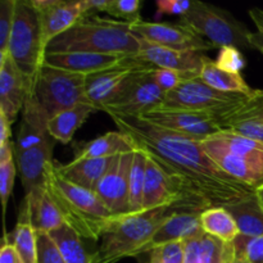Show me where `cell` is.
Instances as JSON below:
<instances>
[{
  "label": "cell",
  "instance_id": "obj_36",
  "mask_svg": "<svg viewBox=\"0 0 263 263\" xmlns=\"http://www.w3.org/2000/svg\"><path fill=\"white\" fill-rule=\"evenodd\" d=\"M15 2L17 0L0 2V57L5 55L8 51V43L14 22Z\"/></svg>",
  "mask_w": 263,
  "mask_h": 263
},
{
  "label": "cell",
  "instance_id": "obj_38",
  "mask_svg": "<svg viewBox=\"0 0 263 263\" xmlns=\"http://www.w3.org/2000/svg\"><path fill=\"white\" fill-rule=\"evenodd\" d=\"M234 248L249 263H263V236L248 238L239 235L234 241Z\"/></svg>",
  "mask_w": 263,
  "mask_h": 263
},
{
  "label": "cell",
  "instance_id": "obj_27",
  "mask_svg": "<svg viewBox=\"0 0 263 263\" xmlns=\"http://www.w3.org/2000/svg\"><path fill=\"white\" fill-rule=\"evenodd\" d=\"M97 112L90 104H79L51 117L48 122L49 135L62 144L71 143L76 131L86 122L91 113Z\"/></svg>",
  "mask_w": 263,
  "mask_h": 263
},
{
  "label": "cell",
  "instance_id": "obj_4",
  "mask_svg": "<svg viewBox=\"0 0 263 263\" xmlns=\"http://www.w3.org/2000/svg\"><path fill=\"white\" fill-rule=\"evenodd\" d=\"M176 208H157L141 213L115 216L100 236V246L92 256V263H117L128 257H138L159 226Z\"/></svg>",
  "mask_w": 263,
  "mask_h": 263
},
{
  "label": "cell",
  "instance_id": "obj_17",
  "mask_svg": "<svg viewBox=\"0 0 263 263\" xmlns=\"http://www.w3.org/2000/svg\"><path fill=\"white\" fill-rule=\"evenodd\" d=\"M139 40H140V53L138 57L156 68L172 69L192 76H200L203 66L208 59V57L203 53L174 50L152 44L144 39L139 37Z\"/></svg>",
  "mask_w": 263,
  "mask_h": 263
},
{
  "label": "cell",
  "instance_id": "obj_16",
  "mask_svg": "<svg viewBox=\"0 0 263 263\" xmlns=\"http://www.w3.org/2000/svg\"><path fill=\"white\" fill-rule=\"evenodd\" d=\"M172 207L179 211H186L182 203L180 190L177 189L174 180L154 159L148 156L143 198L144 212L157 210V208Z\"/></svg>",
  "mask_w": 263,
  "mask_h": 263
},
{
  "label": "cell",
  "instance_id": "obj_23",
  "mask_svg": "<svg viewBox=\"0 0 263 263\" xmlns=\"http://www.w3.org/2000/svg\"><path fill=\"white\" fill-rule=\"evenodd\" d=\"M185 263H226L235 252L234 243H226L210 234L184 241Z\"/></svg>",
  "mask_w": 263,
  "mask_h": 263
},
{
  "label": "cell",
  "instance_id": "obj_5",
  "mask_svg": "<svg viewBox=\"0 0 263 263\" xmlns=\"http://www.w3.org/2000/svg\"><path fill=\"white\" fill-rule=\"evenodd\" d=\"M180 21L200 36H205L215 48L235 46L238 49H252L249 44L252 31L230 12L220 7L195 0L189 12L180 17Z\"/></svg>",
  "mask_w": 263,
  "mask_h": 263
},
{
  "label": "cell",
  "instance_id": "obj_34",
  "mask_svg": "<svg viewBox=\"0 0 263 263\" xmlns=\"http://www.w3.org/2000/svg\"><path fill=\"white\" fill-rule=\"evenodd\" d=\"M14 145L12 143L0 145V195H2L3 213L5 215L8 200L13 192L17 163L14 162Z\"/></svg>",
  "mask_w": 263,
  "mask_h": 263
},
{
  "label": "cell",
  "instance_id": "obj_49",
  "mask_svg": "<svg viewBox=\"0 0 263 263\" xmlns=\"http://www.w3.org/2000/svg\"><path fill=\"white\" fill-rule=\"evenodd\" d=\"M226 263H249L248 261H247L246 258H244L243 256H241V254H239L238 252H234V254L233 256L230 257V258H229V261L226 262Z\"/></svg>",
  "mask_w": 263,
  "mask_h": 263
},
{
  "label": "cell",
  "instance_id": "obj_9",
  "mask_svg": "<svg viewBox=\"0 0 263 263\" xmlns=\"http://www.w3.org/2000/svg\"><path fill=\"white\" fill-rule=\"evenodd\" d=\"M141 120L197 140H205L220 133L217 109L187 110L157 107L141 116Z\"/></svg>",
  "mask_w": 263,
  "mask_h": 263
},
{
  "label": "cell",
  "instance_id": "obj_28",
  "mask_svg": "<svg viewBox=\"0 0 263 263\" xmlns=\"http://www.w3.org/2000/svg\"><path fill=\"white\" fill-rule=\"evenodd\" d=\"M226 208L238 225L239 235L248 238L263 236V208L256 194L233 203Z\"/></svg>",
  "mask_w": 263,
  "mask_h": 263
},
{
  "label": "cell",
  "instance_id": "obj_10",
  "mask_svg": "<svg viewBox=\"0 0 263 263\" xmlns=\"http://www.w3.org/2000/svg\"><path fill=\"white\" fill-rule=\"evenodd\" d=\"M251 94L218 91L203 82L202 79L198 76L194 79L185 80L179 87L164 94L163 102L159 107L171 108V109L213 110L241 102Z\"/></svg>",
  "mask_w": 263,
  "mask_h": 263
},
{
  "label": "cell",
  "instance_id": "obj_1",
  "mask_svg": "<svg viewBox=\"0 0 263 263\" xmlns=\"http://www.w3.org/2000/svg\"><path fill=\"white\" fill-rule=\"evenodd\" d=\"M118 131L133 139L174 180L185 210L204 212L228 207L256 190L223 172L203 149L202 141L152 125L140 117L110 116Z\"/></svg>",
  "mask_w": 263,
  "mask_h": 263
},
{
  "label": "cell",
  "instance_id": "obj_15",
  "mask_svg": "<svg viewBox=\"0 0 263 263\" xmlns=\"http://www.w3.org/2000/svg\"><path fill=\"white\" fill-rule=\"evenodd\" d=\"M32 82L21 72L8 54L0 57V112L10 123L22 112Z\"/></svg>",
  "mask_w": 263,
  "mask_h": 263
},
{
  "label": "cell",
  "instance_id": "obj_40",
  "mask_svg": "<svg viewBox=\"0 0 263 263\" xmlns=\"http://www.w3.org/2000/svg\"><path fill=\"white\" fill-rule=\"evenodd\" d=\"M198 76H192V74L182 73L179 71H172V69H163V68H157L153 72V79L156 84L158 85L159 89L167 94V92L172 91L176 87H179L185 80L194 79Z\"/></svg>",
  "mask_w": 263,
  "mask_h": 263
},
{
  "label": "cell",
  "instance_id": "obj_45",
  "mask_svg": "<svg viewBox=\"0 0 263 263\" xmlns=\"http://www.w3.org/2000/svg\"><path fill=\"white\" fill-rule=\"evenodd\" d=\"M0 263H22L17 251L8 239V234L4 233L2 249H0Z\"/></svg>",
  "mask_w": 263,
  "mask_h": 263
},
{
  "label": "cell",
  "instance_id": "obj_35",
  "mask_svg": "<svg viewBox=\"0 0 263 263\" xmlns=\"http://www.w3.org/2000/svg\"><path fill=\"white\" fill-rule=\"evenodd\" d=\"M140 8V0H109L107 13L115 20L133 25L141 20Z\"/></svg>",
  "mask_w": 263,
  "mask_h": 263
},
{
  "label": "cell",
  "instance_id": "obj_20",
  "mask_svg": "<svg viewBox=\"0 0 263 263\" xmlns=\"http://www.w3.org/2000/svg\"><path fill=\"white\" fill-rule=\"evenodd\" d=\"M49 117L36 99L32 87L28 91L21 112V125L14 141V156L39 145L50 138L48 131Z\"/></svg>",
  "mask_w": 263,
  "mask_h": 263
},
{
  "label": "cell",
  "instance_id": "obj_44",
  "mask_svg": "<svg viewBox=\"0 0 263 263\" xmlns=\"http://www.w3.org/2000/svg\"><path fill=\"white\" fill-rule=\"evenodd\" d=\"M109 0H80L82 18L98 15V13H107Z\"/></svg>",
  "mask_w": 263,
  "mask_h": 263
},
{
  "label": "cell",
  "instance_id": "obj_47",
  "mask_svg": "<svg viewBox=\"0 0 263 263\" xmlns=\"http://www.w3.org/2000/svg\"><path fill=\"white\" fill-rule=\"evenodd\" d=\"M10 126H12V123L0 112V145L10 143V136H12Z\"/></svg>",
  "mask_w": 263,
  "mask_h": 263
},
{
  "label": "cell",
  "instance_id": "obj_6",
  "mask_svg": "<svg viewBox=\"0 0 263 263\" xmlns=\"http://www.w3.org/2000/svg\"><path fill=\"white\" fill-rule=\"evenodd\" d=\"M8 55L23 74L33 82L43 66L45 48L43 45L37 13L30 0L15 2L14 22L8 43Z\"/></svg>",
  "mask_w": 263,
  "mask_h": 263
},
{
  "label": "cell",
  "instance_id": "obj_46",
  "mask_svg": "<svg viewBox=\"0 0 263 263\" xmlns=\"http://www.w3.org/2000/svg\"><path fill=\"white\" fill-rule=\"evenodd\" d=\"M257 31L249 33V44L252 49H257L263 54V25L262 23H254Z\"/></svg>",
  "mask_w": 263,
  "mask_h": 263
},
{
  "label": "cell",
  "instance_id": "obj_33",
  "mask_svg": "<svg viewBox=\"0 0 263 263\" xmlns=\"http://www.w3.org/2000/svg\"><path fill=\"white\" fill-rule=\"evenodd\" d=\"M22 263H37V235L27 220L20 217L17 226L8 235Z\"/></svg>",
  "mask_w": 263,
  "mask_h": 263
},
{
  "label": "cell",
  "instance_id": "obj_25",
  "mask_svg": "<svg viewBox=\"0 0 263 263\" xmlns=\"http://www.w3.org/2000/svg\"><path fill=\"white\" fill-rule=\"evenodd\" d=\"M136 149L130 136L121 131H109L99 138L80 145L76 151V158L98 159L113 158L122 153H130Z\"/></svg>",
  "mask_w": 263,
  "mask_h": 263
},
{
  "label": "cell",
  "instance_id": "obj_7",
  "mask_svg": "<svg viewBox=\"0 0 263 263\" xmlns=\"http://www.w3.org/2000/svg\"><path fill=\"white\" fill-rule=\"evenodd\" d=\"M32 91L49 120L86 99V76L81 73L41 66L32 82Z\"/></svg>",
  "mask_w": 263,
  "mask_h": 263
},
{
  "label": "cell",
  "instance_id": "obj_41",
  "mask_svg": "<svg viewBox=\"0 0 263 263\" xmlns=\"http://www.w3.org/2000/svg\"><path fill=\"white\" fill-rule=\"evenodd\" d=\"M157 263H185L184 241H172L152 252Z\"/></svg>",
  "mask_w": 263,
  "mask_h": 263
},
{
  "label": "cell",
  "instance_id": "obj_21",
  "mask_svg": "<svg viewBox=\"0 0 263 263\" xmlns=\"http://www.w3.org/2000/svg\"><path fill=\"white\" fill-rule=\"evenodd\" d=\"M203 213V212H202ZM199 212H189V211H176L172 213L154 233L151 240L141 249V254L146 252H153L158 247L172 241H185L190 238L203 234L202 221Z\"/></svg>",
  "mask_w": 263,
  "mask_h": 263
},
{
  "label": "cell",
  "instance_id": "obj_31",
  "mask_svg": "<svg viewBox=\"0 0 263 263\" xmlns=\"http://www.w3.org/2000/svg\"><path fill=\"white\" fill-rule=\"evenodd\" d=\"M148 156L140 148L134 151L133 164L130 170V182H128V213H141L143 210L144 184Z\"/></svg>",
  "mask_w": 263,
  "mask_h": 263
},
{
  "label": "cell",
  "instance_id": "obj_50",
  "mask_svg": "<svg viewBox=\"0 0 263 263\" xmlns=\"http://www.w3.org/2000/svg\"><path fill=\"white\" fill-rule=\"evenodd\" d=\"M256 195H257V198H258L259 203H261V205H262V208H263V186L258 187V189L256 190Z\"/></svg>",
  "mask_w": 263,
  "mask_h": 263
},
{
  "label": "cell",
  "instance_id": "obj_30",
  "mask_svg": "<svg viewBox=\"0 0 263 263\" xmlns=\"http://www.w3.org/2000/svg\"><path fill=\"white\" fill-rule=\"evenodd\" d=\"M202 228L205 234L216 236L226 243H234L239 236L235 220L226 207H211L200 216Z\"/></svg>",
  "mask_w": 263,
  "mask_h": 263
},
{
  "label": "cell",
  "instance_id": "obj_51",
  "mask_svg": "<svg viewBox=\"0 0 263 263\" xmlns=\"http://www.w3.org/2000/svg\"><path fill=\"white\" fill-rule=\"evenodd\" d=\"M148 263H157V261H156V259L153 258V257L151 256V259H149V262H148Z\"/></svg>",
  "mask_w": 263,
  "mask_h": 263
},
{
  "label": "cell",
  "instance_id": "obj_43",
  "mask_svg": "<svg viewBox=\"0 0 263 263\" xmlns=\"http://www.w3.org/2000/svg\"><path fill=\"white\" fill-rule=\"evenodd\" d=\"M193 2L189 0H158L157 8H158V15L170 14V15H180L182 17L189 12L192 8Z\"/></svg>",
  "mask_w": 263,
  "mask_h": 263
},
{
  "label": "cell",
  "instance_id": "obj_29",
  "mask_svg": "<svg viewBox=\"0 0 263 263\" xmlns=\"http://www.w3.org/2000/svg\"><path fill=\"white\" fill-rule=\"evenodd\" d=\"M203 82L210 85L213 89L223 92H239V94H251L253 87L249 86L240 73L223 71L216 66L212 59L208 58L200 72Z\"/></svg>",
  "mask_w": 263,
  "mask_h": 263
},
{
  "label": "cell",
  "instance_id": "obj_11",
  "mask_svg": "<svg viewBox=\"0 0 263 263\" xmlns=\"http://www.w3.org/2000/svg\"><path fill=\"white\" fill-rule=\"evenodd\" d=\"M130 26L136 36L163 48L194 53H203L215 48L212 43L181 22L174 25L140 20Z\"/></svg>",
  "mask_w": 263,
  "mask_h": 263
},
{
  "label": "cell",
  "instance_id": "obj_39",
  "mask_svg": "<svg viewBox=\"0 0 263 263\" xmlns=\"http://www.w3.org/2000/svg\"><path fill=\"white\" fill-rule=\"evenodd\" d=\"M36 235H37V263H67L58 246L49 236V234L39 233Z\"/></svg>",
  "mask_w": 263,
  "mask_h": 263
},
{
  "label": "cell",
  "instance_id": "obj_22",
  "mask_svg": "<svg viewBox=\"0 0 263 263\" xmlns=\"http://www.w3.org/2000/svg\"><path fill=\"white\" fill-rule=\"evenodd\" d=\"M123 57L112 54L85 53V51H72V53H51L45 54L43 64L53 68L64 69L74 73L87 74L105 71L117 66Z\"/></svg>",
  "mask_w": 263,
  "mask_h": 263
},
{
  "label": "cell",
  "instance_id": "obj_19",
  "mask_svg": "<svg viewBox=\"0 0 263 263\" xmlns=\"http://www.w3.org/2000/svg\"><path fill=\"white\" fill-rule=\"evenodd\" d=\"M54 143L55 140L50 136L39 145L15 154V163L21 174V181L26 195L45 185L46 172L54 163Z\"/></svg>",
  "mask_w": 263,
  "mask_h": 263
},
{
  "label": "cell",
  "instance_id": "obj_14",
  "mask_svg": "<svg viewBox=\"0 0 263 263\" xmlns=\"http://www.w3.org/2000/svg\"><path fill=\"white\" fill-rule=\"evenodd\" d=\"M30 3L37 13L41 40L45 50L54 39L68 31L82 18L80 0H30Z\"/></svg>",
  "mask_w": 263,
  "mask_h": 263
},
{
  "label": "cell",
  "instance_id": "obj_32",
  "mask_svg": "<svg viewBox=\"0 0 263 263\" xmlns=\"http://www.w3.org/2000/svg\"><path fill=\"white\" fill-rule=\"evenodd\" d=\"M49 236L55 241L67 263H92V256L87 253L82 239L68 226L51 231Z\"/></svg>",
  "mask_w": 263,
  "mask_h": 263
},
{
  "label": "cell",
  "instance_id": "obj_2",
  "mask_svg": "<svg viewBox=\"0 0 263 263\" xmlns=\"http://www.w3.org/2000/svg\"><path fill=\"white\" fill-rule=\"evenodd\" d=\"M72 51L136 57L140 53V40L131 31L130 23L91 15L81 18L54 39L46 46L45 54Z\"/></svg>",
  "mask_w": 263,
  "mask_h": 263
},
{
  "label": "cell",
  "instance_id": "obj_8",
  "mask_svg": "<svg viewBox=\"0 0 263 263\" xmlns=\"http://www.w3.org/2000/svg\"><path fill=\"white\" fill-rule=\"evenodd\" d=\"M156 67L136 57H123L117 66L86 76V99L95 110H103L115 104L134 76L141 71H154Z\"/></svg>",
  "mask_w": 263,
  "mask_h": 263
},
{
  "label": "cell",
  "instance_id": "obj_18",
  "mask_svg": "<svg viewBox=\"0 0 263 263\" xmlns=\"http://www.w3.org/2000/svg\"><path fill=\"white\" fill-rule=\"evenodd\" d=\"M20 217L26 218L36 234H50L51 231L67 226L45 185L26 195Z\"/></svg>",
  "mask_w": 263,
  "mask_h": 263
},
{
  "label": "cell",
  "instance_id": "obj_48",
  "mask_svg": "<svg viewBox=\"0 0 263 263\" xmlns=\"http://www.w3.org/2000/svg\"><path fill=\"white\" fill-rule=\"evenodd\" d=\"M249 15L254 23H262L263 25V10L259 8H253L249 10Z\"/></svg>",
  "mask_w": 263,
  "mask_h": 263
},
{
  "label": "cell",
  "instance_id": "obj_26",
  "mask_svg": "<svg viewBox=\"0 0 263 263\" xmlns=\"http://www.w3.org/2000/svg\"><path fill=\"white\" fill-rule=\"evenodd\" d=\"M204 149L226 152L241 158L263 161V144L229 131H220L202 141Z\"/></svg>",
  "mask_w": 263,
  "mask_h": 263
},
{
  "label": "cell",
  "instance_id": "obj_12",
  "mask_svg": "<svg viewBox=\"0 0 263 263\" xmlns=\"http://www.w3.org/2000/svg\"><path fill=\"white\" fill-rule=\"evenodd\" d=\"M154 71L138 72L122 97L115 104L105 108L104 112L109 116L141 117L148 110L159 107L163 102L164 92L154 81Z\"/></svg>",
  "mask_w": 263,
  "mask_h": 263
},
{
  "label": "cell",
  "instance_id": "obj_13",
  "mask_svg": "<svg viewBox=\"0 0 263 263\" xmlns=\"http://www.w3.org/2000/svg\"><path fill=\"white\" fill-rule=\"evenodd\" d=\"M134 152L113 157L95 193L113 216L128 213V182Z\"/></svg>",
  "mask_w": 263,
  "mask_h": 263
},
{
  "label": "cell",
  "instance_id": "obj_3",
  "mask_svg": "<svg viewBox=\"0 0 263 263\" xmlns=\"http://www.w3.org/2000/svg\"><path fill=\"white\" fill-rule=\"evenodd\" d=\"M45 187L69 229L81 239L99 240L115 216L97 193L63 179L57 172L55 163L51 164L46 172Z\"/></svg>",
  "mask_w": 263,
  "mask_h": 263
},
{
  "label": "cell",
  "instance_id": "obj_37",
  "mask_svg": "<svg viewBox=\"0 0 263 263\" xmlns=\"http://www.w3.org/2000/svg\"><path fill=\"white\" fill-rule=\"evenodd\" d=\"M216 66L223 71L240 73L247 66V61L241 54L240 49L235 46H223L218 51L217 59L215 61Z\"/></svg>",
  "mask_w": 263,
  "mask_h": 263
},
{
  "label": "cell",
  "instance_id": "obj_42",
  "mask_svg": "<svg viewBox=\"0 0 263 263\" xmlns=\"http://www.w3.org/2000/svg\"><path fill=\"white\" fill-rule=\"evenodd\" d=\"M229 133H234L236 135L244 136V138L263 144V116L240 122L235 127L231 128Z\"/></svg>",
  "mask_w": 263,
  "mask_h": 263
},
{
  "label": "cell",
  "instance_id": "obj_24",
  "mask_svg": "<svg viewBox=\"0 0 263 263\" xmlns=\"http://www.w3.org/2000/svg\"><path fill=\"white\" fill-rule=\"evenodd\" d=\"M112 159L113 158H74L69 163L55 164V170L63 179L68 180L72 184L95 192Z\"/></svg>",
  "mask_w": 263,
  "mask_h": 263
}]
</instances>
